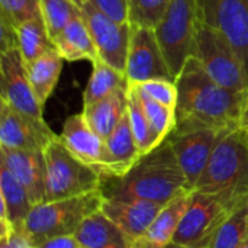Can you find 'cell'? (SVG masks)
Returning <instances> with one entry per match:
<instances>
[{
	"label": "cell",
	"instance_id": "obj_1",
	"mask_svg": "<svg viewBox=\"0 0 248 248\" xmlns=\"http://www.w3.org/2000/svg\"><path fill=\"white\" fill-rule=\"evenodd\" d=\"M176 84V126H205L217 131L238 128L243 92L218 84L195 57L185 64Z\"/></svg>",
	"mask_w": 248,
	"mask_h": 248
},
{
	"label": "cell",
	"instance_id": "obj_2",
	"mask_svg": "<svg viewBox=\"0 0 248 248\" xmlns=\"http://www.w3.org/2000/svg\"><path fill=\"white\" fill-rule=\"evenodd\" d=\"M192 190L167 141L141 155L124 176L105 177L100 187L103 198L141 199L160 205Z\"/></svg>",
	"mask_w": 248,
	"mask_h": 248
},
{
	"label": "cell",
	"instance_id": "obj_3",
	"mask_svg": "<svg viewBox=\"0 0 248 248\" xmlns=\"http://www.w3.org/2000/svg\"><path fill=\"white\" fill-rule=\"evenodd\" d=\"M193 190L218 198L231 214L248 205V142L238 128L222 134Z\"/></svg>",
	"mask_w": 248,
	"mask_h": 248
},
{
	"label": "cell",
	"instance_id": "obj_4",
	"mask_svg": "<svg viewBox=\"0 0 248 248\" xmlns=\"http://www.w3.org/2000/svg\"><path fill=\"white\" fill-rule=\"evenodd\" d=\"M102 201L103 195L99 190L77 198L35 205L19 234L33 248L51 238L74 235L89 215L100 211Z\"/></svg>",
	"mask_w": 248,
	"mask_h": 248
},
{
	"label": "cell",
	"instance_id": "obj_5",
	"mask_svg": "<svg viewBox=\"0 0 248 248\" xmlns=\"http://www.w3.org/2000/svg\"><path fill=\"white\" fill-rule=\"evenodd\" d=\"M44 157L45 202L77 198L100 190L103 174L70 153L60 135L45 147Z\"/></svg>",
	"mask_w": 248,
	"mask_h": 248
},
{
	"label": "cell",
	"instance_id": "obj_6",
	"mask_svg": "<svg viewBox=\"0 0 248 248\" xmlns=\"http://www.w3.org/2000/svg\"><path fill=\"white\" fill-rule=\"evenodd\" d=\"M198 23V0H173L166 16L154 29L174 80L193 57Z\"/></svg>",
	"mask_w": 248,
	"mask_h": 248
},
{
	"label": "cell",
	"instance_id": "obj_7",
	"mask_svg": "<svg viewBox=\"0 0 248 248\" xmlns=\"http://www.w3.org/2000/svg\"><path fill=\"white\" fill-rule=\"evenodd\" d=\"M193 57L218 84L232 92H244L248 87L246 70L234 48L219 31L201 19L195 35Z\"/></svg>",
	"mask_w": 248,
	"mask_h": 248
},
{
	"label": "cell",
	"instance_id": "obj_8",
	"mask_svg": "<svg viewBox=\"0 0 248 248\" xmlns=\"http://www.w3.org/2000/svg\"><path fill=\"white\" fill-rule=\"evenodd\" d=\"M230 214L218 198L193 190L173 243L187 248H209Z\"/></svg>",
	"mask_w": 248,
	"mask_h": 248
},
{
	"label": "cell",
	"instance_id": "obj_9",
	"mask_svg": "<svg viewBox=\"0 0 248 248\" xmlns=\"http://www.w3.org/2000/svg\"><path fill=\"white\" fill-rule=\"evenodd\" d=\"M224 132L205 126H176L166 140L192 189H195Z\"/></svg>",
	"mask_w": 248,
	"mask_h": 248
},
{
	"label": "cell",
	"instance_id": "obj_10",
	"mask_svg": "<svg viewBox=\"0 0 248 248\" xmlns=\"http://www.w3.org/2000/svg\"><path fill=\"white\" fill-rule=\"evenodd\" d=\"M199 19L219 31L240 57L248 78V0H198Z\"/></svg>",
	"mask_w": 248,
	"mask_h": 248
},
{
	"label": "cell",
	"instance_id": "obj_11",
	"mask_svg": "<svg viewBox=\"0 0 248 248\" xmlns=\"http://www.w3.org/2000/svg\"><path fill=\"white\" fill-rule=\"evenodd\" d=\"M0 100L36 121H45L44 105L31 86L17 48L0 52Z\"/></svg>",
	"mask_w": 248,
	"mask_h": 248
},
{
	"label": "cell",
	"instance_id": "obj_12",
	"mask_svg": "<svg viewBox=\"0 0 248 248\" xmlns=\"http://www.w3.org/2000/svg\"><path fill=\"white\" fill-rule=\"evenodd\" d=\"M83 16L89 25L99 58L125 74L126 58L131 41L129 22L121 23L100 12L93 1H89L83 9Z\"/></svg>",
	"mask_w": 248,
	"mask_h": 248
},
{
	"label": "cell",
	"instance_id": "obj_13",
	"mask_svg": "<svg viewBox=\"0 0 248 248\" xmlns=\"http://www.w3.org/2000/svg\"><path fill=\"white\" fill-rule=\"evenodd\" d=\"M125 76L129 84H140L154 78L174 80L154 29L131 26Z\"/></svg>",
	"mask_w": 248,
	"mask_h": 248
},
{
	"label": "cell",
	"instance_id": "obj_14",
	"mask_svg": "<svg viewBox=\"0 0 248 248\" xmlns=\"http://www.w3.org/2000/svg\"><path fill=\"white\" fill-rule=\"evenodd\" d=\"M57 137L45 121H36L0 100V148L44 151Z\"/></svg>",
	"mask_w": 248,
	"mask_h": 248
},
{
	"label": "cell",
	"instance_id": "obj_15",
	"mask_svg": "<svg viewBox=\"0 0 248 248\" xmlns=\"http://www.w3.org/2000/svg\"><path fill=\"white\" fill-rule=\"evenodd\" d=\"M163 206L164 205L141 199L103 198L100 211L135 243L147 231Z\"/></svg>",
	"mask_w": 248,
	"mask_h": 248
},
{
	"label": "cell",
	"instance_id": "obj_16",
	"mask_svg": "<svg viewBox=\"0 0 248 248\" xmlns=\"http://www.w3.org/2000/svg\"><path fill=\"white\" fill-rule=\"evenodd\" d=\"M60 140L78 160L94 167L100 173L103 171L106 157L105 140L87 124L83 112L67 118Z\"/></svg>",
	"mask_w": 248,
	"mask_h": 248
},
{
	"label": "cell",
	"instance_id": "obj_17",
	"mask_svg": "<svg viewBox=\"0 0 248 248\" xmlns=\"http://www.w3.org/2000/svg\"><path fill=\"white\" fill-rule=\"evenodd\" d=\"M0 163L26 189L32 205L45 202V157L44 151L0 148Z\"/></svg>",
	"mask_w": 248,
	"mask_h": 248
},
{
	"label": "cell",
	"instance_id": "obj_18",
	"mask_svg": "<svg viewBox=\"0 0 248 248\" xmlns=\"http://www.w3.org/2000/svg\"><path fill=\"white\" fill-rule=\"evenodd\" d=\"M0 238L10 235L13 231L20 232L32 209L31 198L26 189L0 163Z\"/></svg>",
	"mask_w": 248,
	"mask_h": 248
},
{
	"label": "cell",
	"instance_id": "obj_19",
	"mask_svg": "<svg viewBox=\"0 0 248 248\" xmlns=\"http://www.w3.org/2000/svg\"><path fill=\"white\" fill-rule=\"evenodd\" d=\"M106 147V157H105V167H103V179L105 177H119L124 176L141 157L129 116L128 109L118 126L113 132L105 140Z\"/></svg>",
	"mask_w": 248,
	"mask_h": 248
},
{
	"label": "cell",
	"instance_id": "obj_20",
	"mask_svg": "<svg viewBox=\"0 0 248 248\" xmlns=\"http://www.w3.org/2000/svg\"><path fill=\"white\" fill-rule=\"evenodd\" d=\"M74 237L81 248H134V241L102 211L89 215Z\"/></svg>",
	"mask_w": 248,
	"mask_h": 248
},
{
	"label": "cell",
	"instance_id": "obj_21",
	"mask_svg": "<svg viewBox=\"0 0 248 248\" xmlns=\"http://www.w3.org/2000/svg\"><path fill=\"white\" fill-rule=\"evenodd\" d=\"M192 192H187L164 205L147 231L134 243V248H164L171 244L180 219L189 205Z\"/></svg>",
	"mask_w": 248,
	"mask_h": 248
},
{
	"label": "cell",
	"instance_id": "obj_22",
	"mask_svg": "<svg viewBox=\"0 0 248 248\" xmlns=\"http://www.w3.org/2000/svg\"><path fill=\"white\" fill-rule=\"evenodd\" d=\"M64 61H96L99 58L93 36L83 13L73 19L62 32L52 41Z\"/></svg>",
	"mask_w": 248,
	"mask_h": 248
},
{
	"label": "cell",
	"instance_id": "obj_23",
	"mask_svg": "<svg viewBox=\"0 0 248 248\" xmlns=\"http://www.w3.org/2000/svg\"><path fill=\"white\" fill-rule=\"evenodd\" d=\"M126 90H128V87L116 90L110 96H108L93 105L83 106L81 112H83L87 124L103 140H106L113 132V129L118 126V124L126 113V109H128Z\"/></svg>",
	"mask_w": 248,
	"mask_h": 248
},
{
	"label": "cell",
	"instance_id": "obj_24",
	"mask_svg": "<svg viewBox=\"0 0 248 248\" xmlns=\"http://www.w3.org/2000/svg\"><path fill=\"white\" fill-rule=\"evenodd\" d=\"M62 62L64 58L57 51V48L52 46L51 49L44 52L38 60H35L32 64L26 65L31 86L42 105L46 103L55 86L58 84L62 70Z\"/></svg>",
	"mask_w": 248,
	"mask_h": 248
},
{
	"label": "cell",
	"instance_id": "obj_25",
	"mask_svg": "<svg viewBox=\"0 0 248 248\" xmlns=\"http://www.w3.org/2000/svg\"><path fill=\"white\" fill-rule=\"evenodd\" d=\"M92 74L83 94V106L93 105L116 90L128 87V78L124 73L118 71L103 60L97 58L92 62Z\"/></svg>",
	"mask_w": 248,
	"mask_h": 248
},
{
	"label": "cell",
	"instance_id": "obj_26",
	"mask_svg": "<svg viewBox=\"0 0 248 248\" xmlns=\"http://www.w3.org/2000/svg\"><path fill=\"white\" fill-rule=\"evenodd\" d=\"M16 35H17V49L22 55L25 65L32 64L44 52H46L54 46L42 17L31 19L17 25Z\"/></svg>",
	"mask_w": 248,
	"mask_h": 248
},
{
	"label": "cell",
	"instance_id": "obj_27",
	"mask_svg": "<svg viewBox=\"0 0 248 248\" xmlns=\"http://www.w3.org/2000/svg\"><path fill=\"white\" fill-rule=\"evenodd\" d=\"M126 96H128V116H129L131 128H132L140 154L144 155L153 151L154 148H157L158 145H161L163 142L160 141L148 118L145 116L135 84H128Z\"/></svg>",
	"mask_w": 248,
	"mask_h": 248
},
{
	"label": "cell",
	"instance_id": "obj_28",
	"mask_svg": "<svg viewBox=\"0 0 248 248\" xmlns=\"http://www.w3.org/2000/svg\"><path fill=\"white\" fill-rule=\"evenodd\" d=\"M39 6L41 17L51 41H54L73 19L83 13L81 7L70 0H39Z\"/></svg>",
	"mask_w": 248,
	"mask_h": 248
},
{
	"label": "cell",
	"instance_id": "obj_29",
	"mask_svg": "<svg viewBox=\"0 0 248 248\" xmlns=\"http://www.w3.org/2000/svg\"><path fill=\"white\" fill-rule=\"evenodd\" d=\"M248 238V205L234 211L218 230L209 248H238Z\"/></svg>",
	"mask_w": 248,
	"mask_h": 248
},
{
	"label": "cell",
	"instance_id": "obj_30",
	"mask_svg": "<svg viewBox=\"0 0 248 248\" xmlns=\"http://www.w3.org/2000/svg\"><path fill=\"white\" fill-rule=\"evenodd\" d=\"M173 0H128V22L131 26L155 29L166 16Z\"/></svg>",
	"mask_w": 248,
	"mask_h": 248
},
{
	"label": "cell",
	"instance_id": "obj_31",
	"mask_svg": "<svg viewBox=\"0 0 248 248\" xmlns=\"http://www.w3.org/2000/svg\"><path fill=\"white\" fill-rule=\"evenodd\" d=\"M137 92H138V97L142 105V109L145 112V116L148 118L160 141L164 142L169 138V135L173 132V129L176 128V110L154 100L145 92H142L138 86H137Z\"/></svg>",
	"mask_w": 248,
	"mask_h": 248
},
{
	"label": "cell",
	"instance_id": "obj_32",
	"mask_svg": "<svg viewBox=\"0 0 248 248\" xmlns=\"http://www.w3.org/2000/svg\"><path fill=\"white\" fill-rule=\"evenodd\" d=\"M36 17H41L39 0H0V20L15 28Z\"/></svg>",
	"mask_w": 248,
	"mask_h": 248
},
{
	"label": "cell",
	"instance_id": "obj_33",
	"mask_svg": "<svg viewBox=\"0 0 248 248\" xmlns=\"http://www.w3.org/2000/svg\"><path fill=\"white\" fill-rule=\"evenodd\" d=\"M142 92H145L150 97L160 102L161 105L176 110L177 108V99H179V90L174 80L167 78H154L144 83L137 84Z\"/></svg>",
	"mask_w": 248,
	"mask_h": 248
},
{
	"label": "cell",
	"instance_id": "obj_34",
	"mask_svg": "<svg viewBox=\"0 0 248 248\" xmlns=\"http://www.w3.org/2000/svg\"><path fill=\"white\" fill-rule=\"evenodd\" d=\"M93 4L116 22H128V0H92Z\"/></svg>",
	"mask_w": 248,
	"mask_h": 248
},
{
	"label": "cell",
	"instance_id": "obj_35",
	"mask_svg": "<svg viewBox=\"0 0 248 248\" xmlns=\"http://www.w3.org/2000/svg\"><path fill=\"white\" fill-rule=\"evenodd\" d=\"M35 248H81L74 235H64L41 243Z\"/></svg>",
	"mask_w": 248,
	"mask_h": 248
},
{
	"label": "cell",
	"instance_id": "obj_36",
	"mask_svg": "<svg viewBox=\"0 0 248 248\" xmlns=\"http://www.w3.org/2000/svg\"><path fill=\"white\" fill-rule=\"evenodd\" d=\"M0 248H33V247L28 243V240H26L22 234H19V232L13 231L10 235H7V237H4V238H0Z\"/></svg>",
	"mask_w": 248,
	"mask_h": 248
},
{
	"label": "cell",
	"instance_id": "obj_37",
	"mask_svg": "<svg viewBox=\"0 0 248 248\" xmlns=\"http://www.w3.org/2000/svg\"><path fill=\"white\" fill-rule=\"evenodd\" d=\"M238 129L241 131V134L244 135L248 142V87L243 92L240 116H238Z\"/></svg>",
	"mask_w": 248,
	"mask_h": 248
},
{
	"label": "cell",
	"instance_id": "obj_38",
	"mask_svg": "<svg viewBox=\"0 0 248 248\" xmlns=\"http://www.w3.org/2000/svg\"><path fill=\"white\" fill-rule=\"evenodd\" d=\"M70 1L76 3V4H77L78 7H81V9H83V7H84V6H86V4H87L89 1H92V0H70Z\"/></svg>",
	"mask_w": 248,
	"mask_h": 248
},
{
	"label": "cell",
	"instance_id": "obj_39",
	"mask_svg": "<svg viewBox=\"0 0 248 248\" xmlns=\"http://www.w3.org/2000/svg\"><path fill=\"white\" fill-rule=\"evenodd\" d=\"M164 248H187V247H183V246H180V244H176V243H171V244H169L167 247Z\"/></svg>",
	"mask_w": 248,
	"mask_h": 248
},
{
	"label": "cell",
	"instance_id": "obj_40",
	"mask_svg": "<svg viewBox=\"0 0 248 248\" xmlns=\"http://www.w3.org/2000/svg\"><path fill=\"white\" fill-rule=\"evenodd\" d=\"M238 248H248V238L247 240H246V241H244V243H243V244H241V246H240V247Z\"/></svg>",
	"mask_w": 248,
	"mask_h": 248
}]
</instances>
